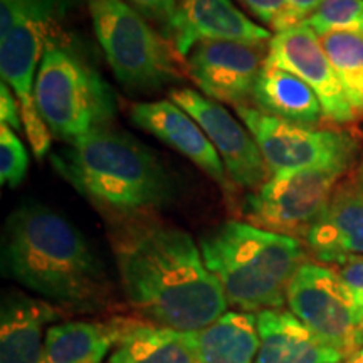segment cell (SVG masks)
Segmentation results:
<instances>
[{"instance_id": "obj_1", "label": "cell", "mask_w": 363, "mask_h": 363, "mask_svg": "<svg viewBox=\"0 0 363 363\" xmlns=\"http://www.w3.org/2000/svg\"><path fill=\"white\" fill-rule=\"evenodd\" d=\"M116 225L121 288L147 323L190 333L227 313L225 294L190 234L153 216Z\"/></svg>"}, {"instance_id": "obj_2", "label": "cell", "mask_w": 363, "mask_h": 363, "mask_svg": "<svg viewBox=\"0 0 363 363\" xmlns=\"http://www.w3.org/2000/svg\"><path fill=\"white\" fill-rule=\"evenodd\" d=\"M2 272L56 308L101 311L111 301L103 261L76 225L52 208L24 203L7 217Z\"/></svg>"}, {"instance_id": "obj_3", "label": "cell", "mask_w": 363, "mask_h": 363, "mask_svg": "<svg viewBox=\"0 0 363 363\" xmlns=\"http://www.w3.org/2000/svg\"><path fill=\"white\" fill-rule=\"evenodd\" d=\"M51 162L62 179L116 224L152 216L174 197V182L155 153L111 126L76 138Z\"/></svg>"}, {"instance_id": "obj_4", "label": "cell", "mask_w": 363, "mask_h": 363, "mask_svg": "<svg viewBox=\"0 0 363 363\" xmlns=\"http://www.w3.org/2000/svg\"><path fill=\"white\" fill-rule=\"evenodd\" d=\"M201 252L229 306L246 313L281 310L310 254L296 238L240 220H227L203 235Z\"/></svg>"}, {"instance_id": "obj_5", "label": "cell", "mask_w": 363, "mask_h": 363, "mask_svg": "<svg viewBox=\"0 0 363 363\" xmlns=\"http://www.w3.org/2000/svg\"><path fill=\"white\" fill-rule=\"evenodd\" d=\"M34 101L51 135L67 143L110 128L118 111L115 91L65 33L45 48Z\"/></svg>"}, {"instance_id": "obj_6", "label": "cell", "mask_w": 363, "mask_h": 363, "mask_svg": "<svg viewBox=\"0 0 363 363\" xmlns=\"http://www.w3.org/2000/svg\"><path fill=\"white\" fill-rule=\"evenodd\" d=\"M76 0H0V74L21 106L24 131L38 160L51 148V131L34 101V86L44 51L62 33Z\"/></svg>"}, {"instance_id": "obj_7", "label": "cell", "mask_w": 363, "mask_h": 363, "mask_svg": "<svg viewBox=\"0 0 363 363\" xmlns=\"http://www.w3.org/2000/svg\"><path fill=\"white\" fill-rule=\"evenodd\" d=\"M94 34L120 84L155 93L180 79L175 51L125 0H84Z\"/></svg>"}, {"instance_id": "obj_8", "label": "cell", "mask_w": 363, "mask_h": 363, "mask_svg": "<svg viewBox=\"0 0 363 363\" xmlns=\"http://www.w3.org/2000/svg\"><path fill=\"white\" fill-rule=\"evenodd\" d=\"M353 167H316L271 175L264 185L246 195L244 219L269 233L305 239L338 182Z\"/></svg>"}, {"instance_id": "obj_9", "label": "cell", "mask_w": 363, "mask_h": 363, "mask_svg": "<svg viewBox=\"0 0 363 363\" xmlns=\"http://www.w3.org/2000/svg\"><path fill=\"white\" fill-rule=\"evenodd\" d=\"M286 303L343 360L363 347V310L337 267L305 262L291 281Z\"/></svg>"}, {"instance_id": "obj_10", "label": "cell", "mask_w": 363, "mask_h": 363, "mask_svg": "<svg viewBox=\"0 0 363 363\" xmlns=\"http://www.w3.org/2000/svg\"><path fill=\"white\" fill-rule=\"evenodd\" d=\"M251 131L271 175L316 167H353L360 152L355 135L342 130L305 128L256 108H235Z\"/></svg>"}, {"instance_id": "obj_11", "label": "cell", "mask_w": 363, "mask_h": 363, "mask_svg": "<svg viewBox=\"0 0 363 363\" xmlns=\"http://www.w3.org/2000/svg\"><path fill=\"white\" fill-rule=\"evenodd\" d=\"M267 54L269 43L202 40L185 57V67L207 98L249 108Z\"/></svg>"}, {"instance_id": "obj_12", "label": "cell", "mask_w": 363, "mask_h": 363, "mask_svg": "<svg viewBox=\"0 0 363 363\" xmlns=\"http://www.w3.org/2000/svg\"><path fill=\"white\" fill-rule=\"evenodd\" d=\"M170 99L206 131L234 185L256 190L271 179V172L251 131L240 125L219 101L190 88L174 89Z\"/></svg>"}, {"instance_id": "obj_13", "label": "cell", "mask_w": 363, "mask_h": 363, "mask_svg": "<svg viewBox=\"0 0 363 363\" xmlns=\"http://www.w3.org/2000/svg\"><path fill=\"white\" fill-rule=\"evenodd\" d=\"M266 62L291 71L305 81L316 93L325 121L330 125L347 126L357 121L320 38L305 22L272 35Z\"/></svg>"}, {"instance_id": "obj_14", "label": "cell", "mask_w": 363, "mask_h": 363, "mask_svg": "<svg viewBox=\"0 0 363 363\" xmlns=\"http://www.w3.org/2000/svg\"><path fill=\"white\" fill-rule=\"evenodd\" d=\"M305 244L321 264L340 266L363 256V160L338 182Z\"/></svg>"}, {"instance_id": "obj_15", "label": "cell", "mask_w": 363, "mask_h": 363, "mask_svg": "<svg viewBox=\"0 0 363 363\" xmlns=\"http://www.w3.org/2000/svg\"><path fill=\"white\" fill-rule=\"evenodd\" d=\"M179 57H187L202 40L269 43L271 33L252 22L233 0H182L167 29Z\"/></svg>"}, {"instance_id": "obj_16", "label": "cell", "mask_w": 363, "mask_h": 363, "mask_svg": "<svg viewBox=\"0 0 363 363\" xmlns=\"http://www.w3.org/2000/svg\"><path fill=\"white\" fill-rule=\"evenodd\" d=\"M131 121L140 128L157 136L180 155L189 158L194 165L216 180L225 192H229L230 182L224 162L212 145L201 125L182 110L179 104L169 99L152 103H138L131 106Z\"/></svg>"}, {"instance_id": "obj_17", "label": "cell", "mask_w": 363, "mask_h": 363, "mask_svg": "<svg viewBox=\"0 0 363 363\" xmlns=\"http://www.w3.org/2000/svg\"><path fill=\"white\" fill-rule=\"evenodd\" d=\"M57 308L22 291L4 294L0 306V363H40L48 326Z\"/></svg>"}, {"instance_id": "obj_18", "label": "cell", "mask_w": 363, "mask_h": 363, "mask_svg": "<svg viewBox=\"0 0 363 363\" xmlns=\"http://www.w3.org/2000/svg\"><path fill=\"white\" fill-rule=\"evenodd\" d=\"M259 352L254 363H340L343 357L291 311L256 313Z\"/></svg>"}, {"instance_id": "obj_19", "label": "cell", "mask_w": 363, "mask_h": 363, "mask_svg": "<svg viewBox=\"0 0 363 363\" xmlns=\"http://www.w3.org/2000/svg\"><path fill=\"white\" fill-rule=\"evenodd\" d=\"M133 320L66 321L49 326L40 363H104Z\"/></svg>"}, {"instance_id": "obj_20", "label": "cell", "mask_w": 363, "mask_h": 363, "mask_svg": "<svg viewBox=\"0 0 363 363\" xmlns=\"http://www.w3.org/2000/svg\"><path fill=\"white\" fill-rule=\"evenodd\" d=\"M251 108L305 128H316L325 120L315 91L291 71L269 62H266L254 89Z\"/></svg>"}, {"instance_id": "obj_21", "label": "cell", "mask_w": 363, "mask_h": 363, "mask_svg": "<svg viewBox=\"0 0 363 363\" xmlns=\"http://www.w3.org/2000/svg\"><path fill=\"white\" fill-rule=\"evenodd\" d=\"M187 335L199 363H254L259 352L252 313L227 311L214 323Z\"/></svg>"}, {"instance_id": "obj_22", "label": "cell", "mask_w": 363, "mask_h": 363, "mask_svg": "<svg viewBox=\"0 0 363 363\" xmlns=\"http://www.w3.org/2000/svg\"><path fill=\"white\" fill-rule=\"evenodd\" d=\"M104 363H199L185 331L131 321Z\"/></svg>"}, {"instance_id": "obj_23", "label": "cell", "mask_w": 363, "mask_h": 363, "mask_svg": "<svg viewBox=\"0 0 363 363\" xmlns=\"http://www.w3.org/2000/svg\"><path fill=\"white\" fill-rule=\"evenodd\" d=\"M320 43L337 72L353 113L357 118H363V35L331 33L321 35Z\"/></svg>"}, {"instance_id": "obj_24", "label": "cell", "mask_w": 363, "mask_h": 363, "mask_svg": "<svg viewBox=\"0 0 363 363\" xmlns=\"http://www.w3.org/2000/svg\"><path fill=\"white\" fill-rule=\"evenodd\" d=\"M305 24L318 38L331 33L363 35V0H323Z\"/></svg>"}, {"instance_id": "obj_25", "label": "cell", "mask_w": 363, "mask_h": 363, "mask_svg": "<svg viewBox=\"0 0 363 363\" xmlns=\"http://www.w3.org/2000/svg\"><path fill=\"white\" fill-rule=\"evenodd\" d=\"M29 169V157L22 140L11 126H0V180L11 189L21 187Z\"/></svg>"}, {"instance_id": "obj_26", "label": "cell", "mask_w": 363, "mask_h": 363, "mask_svg": "<svg viewBox=\"0 0 363 363\" xmlns=\"http://www.w3.org/2000/svg\"><path fill=\"white\" fill-rule=\"evenodd\" d=\"M252 16L274 29L276 33L291 29L286 0H239Z\"/></svg>"}, {"instance_id": "obj_27", "label": "cell", "mask_w": 363, "mask_h": 363, "mask_svg": "<svg viewBox=\"0 0 363 363\" xmlns=\"http://www.w3.org/2000/svg\"><path fill=\"white\" fill-rule=\"evenodd\" d=\"M136 11L147 19L163 26V29H169L172 21L177 13V0H130Z\"/></svg>"}, {"instance_id": "obj_28", "label": "cell", "mask_w": 363, "mask_h": 363, "mask_svg": "<svg viewBox=\"0 0 363 363\" xmlns=\"http://www.w3.org/2000/svg\"><path fill=\"white\" fill-rule=\"evenodd\" d=\"M335 267L352 291L358 306L363 310V256L350 257L347 262Z\"/></svg>"}, {"instance_id": "obj_29", "label": "cell", "mask_w": 363, "mask_h": 363, "mask_svg": "<svg viewBox=\"0 0 363 363\" xmlns=\"http://www.w3.org/2000/svg\"><path fill=\"white\" fill-rule=\"evenodd\" d=\"M0 120L2 125L11 126L13 131H24L19 101L6 83L0 84Z\"/></svg>"}, {"instance_id": "obj_30", "label": "cell", "mask_w": 363, "mask_h": 363, "mask_svg": "<svg viewBox=\"0 0 363 363\" xmlns=\"http://www.w3.org/2000/svg\"><path fill=\"white\" fill-rule=\"evenodd\" d=\"M321 2H323V0H286L291 27L303 24V22L321 6Z\"/></svg>"}, {"instance_id": "obj_31", "label": "cell", "mask_w": 363, "mask_h": 363, "mask_svg": "<svg viewBox=\"0 0 363 363\" xmlns=\"http://www.w3.org/2000/svg\"><path fill=\"white\" fill-rule=\"evenodd\" d=\"M345 363H363V347L360 350H357L353 355H350L348 358H345Z\"/></svg>"}]
</instances>
